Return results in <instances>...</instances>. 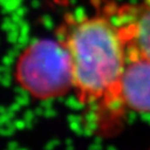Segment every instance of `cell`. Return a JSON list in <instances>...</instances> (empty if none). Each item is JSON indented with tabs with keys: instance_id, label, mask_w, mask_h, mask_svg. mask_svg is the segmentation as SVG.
I'll return each instance as SVG.
<instances>
[{
	"instance_id": "6da1fadb",
	"label": "cell",
	"mask_w": 150,
	"mask_h": 150,
	"mask_svg": "<svg viewBox=\"0 0 150 150\" xmlns=\"http://www.w3.org/2000/svg\"><path fill=\"white\" fill-rule=\"evenodd\" d=\"M68 50L74 90L81 105L95 110L98 125L112 129L125 112L119 86L128 56V45L115 7L96 15L67 17L59 37Z\"/></svg>"
},
{
	"instance_id": "3957f363",
	"label": "cell",
	"mask_w": 150,
	"mask_h": 150,
	"mask_svg": "<svg viewBox=\"0 0 150 150\" xmlns=\"http://www.w3.org/2000/svg\"><path fill=\"white\" fill-rule=\"evenodd\" d=\"M119 98L123 110L150 113V60L128 49Z\"/></svg>"
},
{
	"instance_id": "7a4b0ae2",
	"label": "cell",
	"mask_w": 150,
	"mask_h": 150,
	"mask_svg": "<svg viewBox=\"0 0 150 150\" xmlns=\"http://www.w3.org/2000/svg\"><path fill=\"white\" fill-rule=\"evenodd\" d=\"M13 77L38 100L60 98L74 90L69 52L59 38L39 39L26 47L17 58Z\"/></svg>"
},
{
	"instance_id": "5b68a950",
	"label": "cell",
	"mask_w": 150,
	"mask_h": 150,
	"mask_svg": "<svg viewBox=\"0 0 150 150\" xmlns=\"http://www.w3.org/2000/svg\"><path fill=\"white\" fill-rule=\"evenodd\" d=\"M149 150H150V149H149Z\"/></svg>"
},
{
	"instance_id": "277c9868",
	"label": "cell",
	"mask_w": 150,
	"mask_h": 150,
	"mask_svg": "<svg viewBox=\"0 0 150 150\" xmlns=\"http://www.w3.org/2000/svg\"><path fill=\"white\" fill-rule=\"evenodd\" d=\"M128 49L150 60V0L137 5L115 7Z\"/></svg>"
}]
</instances>
